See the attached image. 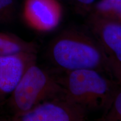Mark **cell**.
Masks as SVG:
<instances>
[{
  "mask_svg": "<svg viewBox=\"0 0 121 121\" xmlns=\"http://www.w3.org/2000/svg\"><path fill=\"white\" fill-rule=\"evenodd\" d=\"M62 7L58 0H25L22 17L29 26L40 31H49L60 22Z\"/></svg>",
  "mask_w": 121,
  "mask_h": 121,
  "instance_id": "6",
  "label": "cell"
},
{
  "mask_svg": "<svg viewBox=\"0 0 121 121\" xmlns=\"http://www.w3.org/2000/svg\"><path fill=\"white\" fill-rule=\"evenodd\" d=\"M65 73L58 80L66 94L88 112L102 110L105 114L120 89L117 81L105 78L95 69H77Z\"/></svg>",
  "mask_w": 121,
  "mask_h": 121,
  "instance_id": "2",
  "label": "cell"
},
{
  "mask_svg": "<svg viewBox=\"0 0 121 121\" xmlns=\"http://www.w3.org/2000/svg\"><path fill=\"white\" fill-rule=\"evenodd\" d=\"M88 112L73 102L66 93L42 102L28 111L14 114L13 121H84Z\"/></svg>",
  "mask_w": 121,
  "mask_h": 121,
  "instance_id": "4",
  "label": "cell"
},
{
  "mask_svg": "<svg viewBox=\"0 0 121 121\" xmlns=\"http://www.w3.org/2000/svg\"><path fill=\"white\" fill-rule=\"evenodd\" d=\"M37 60V54L34 53L0 57V105L6 103L28 68Z\"/></svg>",
  "mask_w": 121,
  "mask_h": 121,
  "instance_id": "7",
  "label": "cell"
},
{
  "mask_svg": "<svg viewBox=\"0 0 121 121\" xmlns=\"http://www.w3.org/2000/svg\"><path fill=\"white\" fill-rule=\"evenodd\" d=\"M87 29L93 34L108 58L110 72L121 82V22L104 19L90 13Z\"/></svg>",
  "mask_w": 121,
  "mask_h": 121,
  "instance_id": "5",
  "label": "cell"
},
{
  "mask_svg": "<svg viewBox=\"0 0 121 121\" xmlns=\"http://www.w3.org/2000/svg\"><path fill=\"white\" fill-rule=\"evenodd\" d=\"M100 121H121V88L115 95L109 108L102 117L98 119Z\"/></svg>",
  "mask_w": 121,
  "mask_h": 121,
  "instance_id": "10",
  "label": "cell"
},
{
  "mask_svg": "<svg viewBox=\"0 0 121 121\" xmlns=\"http://www.w3.org/2000/svg\"><path fill=\"white\" fill-rule=\"evenodd\" d=\"M16 0H0V23H10L14 18Z\"/></svg>",
  "mask_w": 121,
  "mask_h": 121,
  "instance_id": "11",
  "label": "cell"
},
{
  "mask_svg": "<svg viewBox=\"0 0 121 121\" xmlns=\"http://www.w3.org/2000/svg\"><path fill=\"white\" fill-rule=\"evenodd\" d=\"M39 46L33 42H28L13 33L0 32V57L20 53H38Z\"/></svg>",
  "mask_w": 121,
  "mask_h": 121,
  "instance_id": "8",
  "label": "cell"
},
{
  "mask_svg": "<svg viewBox=\"0 0 121 121\" xmlns=\"http://www.w3.org/2000/svg\"><path fill=\"white\" fill-rule=\"evenodd\" d=\"M89 13L104 19L121 22V0H98Z\"/></svg>",
  "mask_w": 121,
  "mask_h": 121,
  "instance_id": "9",
  "label": "cell"
},
{
  "mask_svg": "<svg viewBox=\"0 0 121 121\" xmlns=\"http://www.w3.org/2000/svg\"><path fill=\"white\" fill-rule=\"evenodd\" d=\"M47 56L52 64L64 72L92 69L112 76L108 58L87 29L63 30L50 42Z\"/></svg>",
  "mask_w": 121,
  "mask_h": 121,
  "instance_id": "1",
  "label": "cell"
},
{
  "mask_svg": "<svg viewBox=\"0 0 121 121\" xmlns=\"http://www.w3.org/2000/svg\"><path fill=\"white\" fill-rule=\"evenodd\" d=\"M0 119H2V118H1V117H0Z\"/></svg>",
  "mask_w": 121,
  "mask_h": 121,
  "instance_id": "13",
  "label": "cell"
},
{
  "mask_svg": "<svg viewBox=\"0 0 121 121\" xmlns=\"http://www.w3.org/2000/svg\"><path fill=\"white\" fill-rule=\"evenodd\" d=\"M65 93L58 78L35 63L28 68L6 102L14 114L28 111L42 102Z\"/></svg>",
  "mask_w": 121,
  "mask_h": 121,
  "instance_id": "3",
  "label": "cell"
},
{
  "mask_svg": "<svg viewBox=\"0 0 121 121\" xmlns=\"http://www.w3.org/2000/svg\"><path fill=\"white\" fill-rule=\"evenodd\" d=\"M82 12H89L91 7L98 0H69Z\"/></svg>",
  "mask_w": 121,
  "mask_h": 121,
  "instance_id": "12",
  "label": "cell"
}]
</instances>
